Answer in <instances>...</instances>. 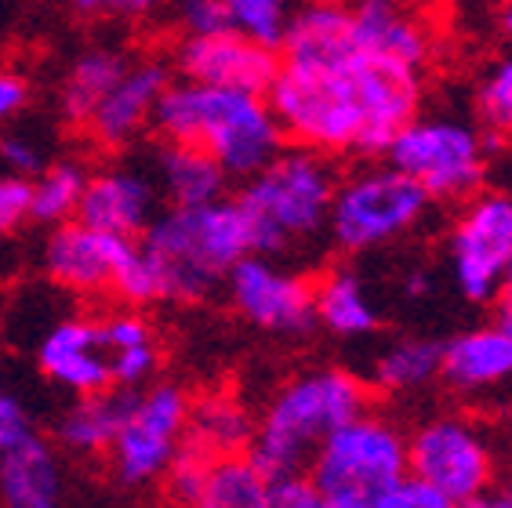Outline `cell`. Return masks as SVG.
I'll list each match as a JSON object with an SVG mask.
<instances>
[{
    "label": "cell",
    "mask_w": 512,
    "mask_h": 508,
    "mask_svg": "<svg viewBox=\"0 0 512 508\" xmlns=\"http://www.w3.org/2000/svg\"><path fill=\"white\" fill-rule=\"evenodd\" d=\"M425 73L349 48L335 59H280L266 98L291 146L324 157H382L422 109Z\"/></svg>",
    "instance_id": "cell-1"
},
{
    "label": "cell",
    "mask_w": 512,
    "mask_h": 508,
    "mask_svg": "<svg viewBox=\"0 0 512 508\" xmlns=\"http://www.w3.org/2000/svg\"><path fill=\"white\" fill-rule=\"evenodd\" d=\"M149 127L160 142L197 146L222 164L233 182H244L287 146L266 95L237 88H211L171 77L157 98Z\"/></svg>",
    "instance_id": "cell-2"
},
{
    "label": "cell",
    "mask_w": 512,
    "mask_h": 508,
    "mask_svg": "<svg viewBox=\"0 0 512 508\" xmlns=\"http://www.w3.org/2000/svg\"><path fill=\"white\" fill-rule=\"evenodd\" d=\"M138 244L146 247L157 269L160 302L197 305L222 287L226 273L255 251L251 222L237 196H218L193 207H164L142 229Z\"/></svg>",
    "instance_id": "cell-3"
},
{
    "label": "cell",
    "mask_w": 512,
    "mask_h": 508,
    "mask_svg": "<svg viewBox=\"0 0 512 508\" xmlns=\"http://www.w3.org/2000/svg\"><path fill=\"white\" fill-rule=\"evenodd\" d=\"M371 403H375V392L367 378L345 367L302 371L298 378L280 385L266 403L262 418L255 421L247 454L266 472V479L280 472H302L327 432H335L356 414L371 411Z\"/></svg>",
    "instance_id": "cell-4"
},
{
    "label": "cell",
    "mask_w": 512,
    "mask_h": 508,
    "mask_svg": "<svg viewBox=\"0 0 512 508\" xmlns=\"http://www.w3.org/2000/svg\"><path fill=\"white\" fill-rule=\"evenodd\" d=\"M338 167L331 157L287 142L266 167L244 178L237 193L251 222V240L258 254H295L320 244L327 236V211L335 200Z\"/></svg>",
    "instance_id": "cell-5"
},
{
    "label": "cell",
    "mask_w": 512,
    "mask_h": 508,
    "mask_svg": "<svg viewBox=\"0 0 512 508\" xmlns=\"http://www.w3.org/2000/svg\"><path fill=\"white\" fill-rule=\"evenodd\" d=\"M498 149L505 142L483 131L480 120L451 109H418L385 146L382 160L404 171L433 204L458 207L487 186Z\"/></svg>",
    "instance_id": "cell-6"
},
{
    "label": "cell",
    "mask_w": 512,
    "mask_h": 508,
    "mask_svg": "<svg viewBox=\"0 0 512 508\" xmlns=\"http://www.w3.org/2000/svg\"><path fill=\"white\" fill-rule=\"evenodd\" d=\"M324 508H378L407 476V432L364 411L327 432L306 465Z\"/></svg>",
    "instance_id": "cell-7"
},
{
    "label": "cell",
    "mask_w": 512,
    "mask_h": 508,
    "mask_svg": "<svg viewBox=\"0 0 512 508\" xmlns=\"http://www.w3.org/2000/svg\"><path fill=\"white\" fill-rule=\"evenodd\" d=\"M433 207V200L404 171H396L382 157L375 164L367 157V164L345 178L338 175L335 200L327 211V244L349 258L382 251L418 233Z\"/></svg>",
    "instance_id": "cell-8"
},
{
    "label": "cell",
    "mask_w": 512,
    "mask_h": 508,
    "mask_svg": "<svg viewBox=\"0 0 512 508\" xmlns=\"http://www.w3.org/2000/svg\"><path fill=\"white\" fill-rule=\"evenodd\" d=\"M512 262V189H487L458 204L447 229V269L454 291L469 305L498 298L505 265Z\"/></svg>",
    "instance_id": "cell-9"
},
{
    "label": "cell",
    "mask_w": 512,
    "mask_h": 508,
    "mask_svg": "<svg viewBox=\"0 0 512 508\" xmlns=\"http://www.w3.org/2000/svg\"><path fill=\"white\" fill-rule=\"evenodd\" d=\"M189 396L178 385H149L135 392L117 440L109 443V472L124 490H146L164 479L189 429Z\"/></svg>",
    "instance_id": "cell-10"
},
{
    "label": "cell",
    "mask_w": 512,
    "mask_h": 508,
    "mask_svg": "<svg viewBox=\"0 0 512 508\" xmlns=\"http://www.w3.org/2000/svg\"><path fill=\"white\" fill-rule=\"evenodd\" d=\"M407 472L444 494L451 508L476 505L494 483V450L469 418L440 414L407 436Z\"/></svg>",
    "instance_id": "cell-11"
},
{
    "label": "cell",
    "mask_w": 512,
    "mask_h": 508,
    "mask_svg": "<svg viewBox=\"0 0 512 508\" xmlns=\"http://www.w3.org/2000/svg\"><path fill=\"white\" fill-rule=\"evenodd\" d=\"M222 291L240 320L273 338H306L316 331L313 280L280 265L273 254H244L226 273Z\"/></svg>",
    "instance_id": "cell-12"
},
{
    "label": "cell",
    "mask_w": 512,
    "mask_h": 508,
    "mask_svg": "<svg viewBox=\"0 0 512 508\" xmlns=\"http://www.w3.org/2000/svg\"><path fill=\"white\" fill-rule=\"evenodd\" d=\"M182 80H197L211 88H237L266 95L280 69V51L240 37L237 30H218L204 37H182L171 62Z\"/></svg>",
    "instance_id": "cell-13"
},
{
    "label": "cell",
    "mask_w": 512,
    "mask_h": 508,
    "mask_svg": "<svg viewBox=\"0 0 512 508\" xmlns=\"http://www.w3.org/2000/svg\"><path fill=\"white\" fill-rule=\"evenodd\" d=\"M131 240L135 236H117L80 222V218H66V222L51 225L48 240H44V276L55 287L73 294L109 291Z\"/></svg>",
    "instance_id": "cell-14"
},
{
    "label": "cell",
    "mask_w": 512,
    "mask_h": 508,
    "mask_svg": "<svg viewBox=\"0 0 512 508\" xmlns=\"http://www.w3.org/2000/svg\"><path fill=\"white\" fill-rule=\"evenodd\" d=\"M171 84V66L160 59H131V66L120 73V80L102 95V102L91 109L88 135L99 149L124 153L149 131L157 98Z\"/></svg>",
    "instance_id": "cell-15"
},
{
    "label": "cell",
    "mask_w": 512,
    "mask_h": 508,
    "mask_svg": "<svg viewBox=\"0 0 512 508\" xmlns=\"http://www.w3.org/2000/svg\"><path fill=\"white\" fill-rule=\"evenodd\" d=\"M160 211V189L153 171L142 164H109L88 171L77 218L117 236H142Z\"/></svg>",
    "instance_id": "cell-16"
},
{
    "label": "cell",
    "mask_w": 512,
    "mask_h": 508,
    "mask_svg": "<svg viewBox=\"0 0 512 508\" xmlns=\"http://www.w3.org/2000/svg\"><path fill=\"white\" fill-rule=\"evenodd\" d=\"M37 367L44 378L73 396H88L113 385L106 345L99 338V320H88V316H66L48 327L37 345Z\"/></svg>",
    "instance_id": "cell-17"
},
{
    "label": "cell",
    "mask_w": 512,
    "mask_h": 508,
    "mask_svg": "<svg viewBox=\"0 0 512 508\" xmlns=\"http://www.w3.org/2000/svg\"><path fill=\"white\" fill-rule=\"evenodd\" d=\"M349 30H353V44L367 55L422 69V73L429 69L433 33L404 0H349Z\"/></svg>",
    "instance_id": "cell-18"
},
{
    "label": "cell",
    "mask_w": 512,
    "mask_h": 508,
    "mask_svg": "<svg viewBox=\"0 0 512 508\" xmlns=\"http://www.w3.org/2000/svg\"><path fill=\"white\" fill-rule=\"evenodd\" d=\"M512 378V331L480 323L440 342V381L454 392H487Z\"/></svg>",
    "instance_id": "cell-19"
},
{
    "label": "cell",
    "mask_w": 512,
    "mask_h": 508,
    "mask_svg": "<svg viewBox=\"0 0 512 508\" xmlns=\"http://www.w3.org/2000/svg\"><path fill=\"white\" fill-rule=\"evenodd\" d=\"M59 454L40 432L15 447L0 450V505L8 508H55L62 498Z\"/></svg>",
    "instance_id": "cell-20"
},
{
    "label": "cell",
    "mask_w": 512,
    "mask_h": 508,
    "mask_svg": "<svg viewBox=\"0 0 512 508\" xmlns=\"http://www.w3.org/2000/svg\"><path fill=\"white\" fill-rule=\"evenodd\" d=\"M313 313L316 327H324L342 342L371 338L382 331V313H378L375 298L360 280V273H353L349 265H335L331 273L313 280Z\"/></svg>",
    "instance_id": "cell-21"
},
{
    "label": "cell",
    "mask_w": 512,
    "mask_h": 508,
    "mask_svg": "<svg viewBox=\"0 0 512 508\" xmlns=\"http://www.w3.org/2000/svg\"><path fill=\"white\" fill-rule=\"evenodd\" d=\"M149 171H153L160 196L171 207H193L218 200V196H226L229 182H233L211 153H204L197 146H182V142H160V153L153 157Z\"/></svg>",
    "instance_id": "cell-22"
},
{
    "label": "cell",
    "mask_w": 512,
    "mask_h": 508,
    "mask_svg": "<svg viewBox=\"0 0 512 508\" xmlns=\"http://www.w3.org/2000/svg\"><path fill=\"white\" fill-rule=\"evenodd\" d=\"M138 389H120L109 385L102 392H88L77 396V403L55 425V436L66 450L73 454H106L109 443L117 440L120 425L128 418L131 403H135Z\"/></svg>",
    "instance_id": "cell-23"
},
{
    "label": "cell",
    "mask_w": 512,
    "mask_h": 508,
    "mask_svg": "<svg viewBox=\"0 0 512 508\" xmlns=\"http://www.w3.org/2000/svg\"><path fill=\"white\" fill-rule=\"evenodd\" d=\"M131 66V51L113 48V44H95V48L80 51L77 59L69 62V73L62 77L59 88V113L69 127H84L91 117V109L99 106L120 73Z\"/></svg>",
    "instance_id": "cell-24"
},
{
    "label": "cell",
    "mask_w": 512,
    "mask_h": 508,
    "mask_svg": "<svg viewBox=\"0 0 512 508\" xmlns=\"http://www.w3.org/2000/svg\"><path fill=\"white\" fill-rule=\"evenodd\" d=\"M440 378V342L422 338V334H404L378 349L367 371L371 392L385 396H407V392H422Z\"/></svg>",
    "instance_id": "cell-25"
},
{
    "label": "cell",
    "mask_w": 512,
    "mask_h": 508,
    "mask_svg": "<svg viewBox=\"0 0 512 508\" xmlns=\"http://www.w3.org/2000/svg\"><path fill=\"white\" fill-rule=\"evenodd\" d=\"M266 472L258 469L247 450L211 454L200 490V508H266Z\"/></svg>",
    "instance_id": "cell-26"
},
{
    "label": "cell",
    "mask_w": 512,
    "mask_h": 508,
    "mask_svg": "<svg viewBox=\"0 0 512 508\" xmlns=\"http://www.w3.org/2000/svg\"><path fill=\"white\" fill-rule=\"evenodd\" d=\"M251 432H255V421H251V414H247L237 400L211 396V400L189 407L186 436L193 443H200L204 450H211V454H237V450H247Z\"/></svg>",
    "instance_id": "cell-27"
},
{
    "label": "cell",
    "mask_w": 512,
    "mask_h": 508,
    "mask_svg": "<svg viewBox=\"0 0 512 508\" xmlns=\"http://www.w3.org/2000/svg\"><path fill=\"white\" fill-rule=\"evenodd\" d=\"M88 182V167L77 160H59L30 178V222L59 225L77 218L80 193Z\"/></svg>",
    "instance_id": "cell-28"
},
{
    "label": "cell",
    "mask_w": 512,
    "mask_h": 508,
    "mask_svg": "<svg viewBox=\"0 0 512 508\" xmlns=\"http://www.w3.org/2000/svg\"><path fill=\"white\" fill-rule=\"evenodd\" d=\"M476 120L483 124V131H491L498 142L509 146L512 142V51L494 59L483 69L473 91Z\"/></svg>",
    "instance_id": "cell-29"
},
{
    "label": "cell",
    "mask_w": 512,
    "mask_h": 508,
    "mask_svg": "<svg viewBox=\"0 0 512 508\" xmlns=\"http://www.w3.org/2000/svg\"><path fill=\"white\" fill-rule=\"evenodd\" d=\"M295 8L298 0H226L229 30L280 51V40H284Z\"/></svg>",
    "instance_id": "cell-30"
},
{
    "label": "cell",
    "mask_w": 512,
    "mask_h": 508,
    "mask_svg": "<svg viewBox=\"0 0 512 508\" xmlns=\"http://www.w3.org/2000/svg\"><path fill=\"white\" fill-rule=\"evenodd\" d=\"M207 461H211V450H204L200 443H193L186 436L182 447H178V454L171 458L164 479H160V483H168L171 501H178V505H197L200 490H204Z\"/></svg>",
    "instance_id": "cell-31"
},
{
    "label": "cell",
    "mask_w": 512,
    "mask_h": 508,
    "mask_svg": "<svg viewBox=\"0 0 512 508\" xmlns=\"http://www.w3.org/2000/svg\"><path fill=\"white\" fill-rule=\"evenodd\" d=\"M157 367H160L157 338L109 352V378H113V385H120V389H142L146 381H153Z\"/></svg>",
    "instance_id": "cell-32"
},
{
    "label": "cell",
    "mask_w": 512,
    "mask_h": 508,
    "mask_svg": "<svg viewBox=\"0 0 512 508\" xmlns=\"http://www.w3.org/2000/svg\"><path fill=\"white\" fill-rule=\"evenodd\" d=\"M44 167H48L44 142H37L33 135H22V131H4L0 135V175L33 178Z\"/></svg>",
    "instance_id": "cell-33"
},
{
    "label": "cell",
    "mask_w": 512,
    "mask_h": 508,
    "mask_svg": "<svg viewBox=\"0 0 512 508\" xmlns=\"http://www.w3.org/2000/svg\"><path fill=\"white\" fill-rule=\"evenodd\" d=\"M80 19L91 22H146L153 19L164 0H69Z\"/></svg>",
    "instance_id": "cell-34"
},
{
    "label": "cell",
    "mask_w": 512,
    "mask_h": 508,
    "mask_svg": "<svg viewBox=\"0 0 512 508\" xmlns=\"http://www.w3.org/2000/svg\"><path fill=\"white\" fill-rule=\"evenodd\" d=\"M266 508H324L309 472H280L266 483Z\"/></svg>",
    "instance_id": "cell-35"
},
{
    "label": "cell",
    "mask_w": 512,
    "mask_h": 508,
    "mask_svg": "<svg viewBox=\"0 0 512 508\" xmlns=\"http://www.w3.org/2000/svg\"><path fill=\"white\" fill-rule=\"evenodd\" d=\"M175 19L186 37H204V33L229 30L226 0H178Z\"/></svg>",
    "instance_id": "cell-36"
},
{
    "label": "cell",
    "mask_w": 512,
    "mask_h": 508,
    "mask_svg": "<svg viewBox=\"0 0 512 508\" xmlns=\"http://www.w3.org/2000/svg\"><path fill=\"white\" fill-rule=\"evenodd\" d=\"M30 222V178L0 175V236L19 233Z\"/></svg>",
    "instance_id": "cell-37"
},
{
    "label": "cell",
    "mask_w": 512,
    "mask_h": 508,
    "mask_svg": "<svg viewBox=\"0 0 512 508\" xmlns=\"http://www.w3.org/2000/svg\"><path fill=\"white\" fill-rule=\"evenodd\" d=\"M378 508H451V505L444 501V494H440V490H433L425 479H418V476H411V472H407V476L400 479L389 494H385Z\"/></svg>",
    "instance_id": "cell-38"
},
{
    "label": "cell",
    "mask_w": 512,
    "mask_h": 508,
    "mask_svg": "<svg viewBox=\"0 0 512 508\" xmlns=\"http://www.w3.org/2000/svg\"><path fill=\"white\" fill-rule=\"evenodd\" d=\"M33 432H37V425H33V414L26 411V403L11 392H0V450L15 447Z\"/></svg>",
    "instance_id": "cell-39"
},
{
    "label": "cell",
    "mask_w": 512,
    "mask_h": 508,
    "mask_svg": "<svg viewBox=\"0 0 512 508\" xmlns=\"http://www.w3.org/2000/svg\"><path fill=\"white\" fill-rule=\"evenodd\" d=\"M30 102V84L19 77V73H4L0 69V124L11 117H19Z\"/></svg>",
    "instance_id": "cell-40"
},
{
    "label": "cell",
    "mask_w": 512,
    "mask_h": 508,
    "mask_svg": "<svg viewBox=\"0 0 512 508\" xmlns=\"http://www.w3.org/2000/svg\"><path fill=\"white\" fill-rule=\"evenodd\" d=\"M476 505H483V508H512V479H498V476H494V483L483 490Z\"/></svg>",
    "instance_id": "cell-41"
},
{
    "label": "cell",
    "mask_w": 512,
    "mask_h": 508,
    "mask_svg": "<svg viewBox=\"0 0 512 508\" xmlns=\"http://www.w3.org/2000/svg\"><path fill=\"white\" fill-rule=\"evenodd\" d=\"M429 291H433V276H429V269H411V273L404 276L407 298H425Z\"/></svg>",
    "instance_id": "cell-42"
},
{
    "label": "cell",
    "mask_w": 512,
    "mask_h": 508,
    "mask_svg": "<svg viewBox=\"0 0 512 508\" xmlns=\"http://www.w3.org/2000/svg\"><path fill=\"white\" fill-rule=\"evenodd\" d=\"M498 309H505V313H512V262L505 265V273H502V284H498Z\"/></svg>",
    "instance_id": "cell-43"
},
{
    "label": "cell",
    "mask_w": 512,
    "mask_h": 508,
    "mask_svg": "<svg viewBox=\"0 0 512 508\" xmlns=\"http://www.w3.org/2000/svg\"><path fill=\"white\" fill-rule=\"evenodd\" d=\"M498 33L509 40V48H512V0H502V4H498Z\"/></svg>",
    "instance_id": "cell-44"
},
{
    "label": "cell",
    "mask_w": 512,
    "mask_h": 508,
    "mask_svg": "<svg viewBox=\"0 0 512 508\" xmlns=\"http://www.w3.org/2000/svg\"><path fill=\"white\" fill-rule=\"evenodd\" d=\"M498 323H505V327H509V331H512V313H505V309H498Z\"/></svg>",
    "instance_id": "cell-45"
}]
</instances>
